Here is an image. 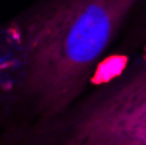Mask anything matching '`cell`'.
Masks as SVG:
<instances>
[{
    "label": "cell",
    "mask_w": 146,
    "mask_h": 145,
    "mask_svg": "<svg viewBox=\"0 0 146 145\" xmlns=\"http://www.w3.org/2000/svg\"><path fill=\"white\" fill-rule=\"evenodd\" d=\"M143 0H47L21 21V95L47 122L75 105Z\"/></svg>",
    "instance_id": "obj_1"
},
{
    "label": "cell",
    "mask_w": 146,
    "mask_h": 145,
    "mask_svg": "<svg viewBox=\"0 0 146 145\" xmlns=\"http://www.w3.org/2000/svg\"><path fill=\"white\" fill-rule=\"evenodd\" d=\"M28 142L71 145H146V60L63 115L36 124Z\"/></svg>",
    "instance_id": "obj_2"
},
{
    "label": "cell",
    "mask_w": 146,
    "mask_h": 145,
    "mask_svg": "<svg viewBox=\"0 0 146 145\" xmlns=\"http://www.w3.org/2000/svg\"><path fill=\"white\" fill-rule=\"evenodd\" d=\"M137 11H139V19H137V25L132 30H136V37H137L136 44H141L146 39V0H143L139 4Z\"/></svg>",
    "instance_id": "obj_3"
}]
</instances>
